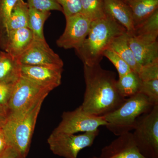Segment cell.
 <instances>
[{"label":"cell","instance_id":"cell-35","mask_svg":"<svg viewBox=\"0 0 158 158\" xmlns=\"http://www.w3.org/2000/svg\"><path fill=\"white\" fill-rule=\"evenodd\" d=\"M122 1H123V2H124L127 3V1H128V0H122Z\"/></svg>","mask_w":158,"mask_h":158},{"label":"cell","instance_id":"cell-1","mask_svg":"<svg viewBox=\"0 0 158 158\" xmlns=\"http://www.w3.org/2000/svg\"><path fill=\"white\" fill-rule=\"evenodd\" d=\"M86 88L81 105L83 110L91 115L104 116L117 109L126 98L116 88L115 73L105 70L100 64L84 65Z\"/></svg>","mask_w":158,"mask_h":158},{"label":"cell","instance_id":"cell-18","mask_svg":"<svg viewBox=\"0 0 158 158\" xmlns=\"http://www.w3.org/2000/svg\"><path fill=\"white\" fill-rule=\"evenodd\" d=\"M21 66L18 59L5 52L0 59V82L15 83L21 77Z\"/></svg>","mask_w":158,"mask_h":158},{"label":"cell","instance_id":"cell-33","mask_svg":"<svg viewBox=\"0 0 158 158\" xmlns=\"http://www.w3.org/2000/svg\"><path fill=\"white\" fill-rule=\"evenodd\" d=\"M2 158H23L18 152L13 149L12 148H10L8 151Z\"/></svg>","mask_w":158,"mask_h":158},{"label":"cell","instance_id":"cell-14","mask_svg":"<svg viewBox=\"0 0 158 158\" xmlns=\"http://www.w3.org/2000/svg\"><path fill=\"white\" fill-rule=\"evenodd\" d=\"M128 41L134 56L140 66L158 59L157 40L153 41L129 35Z\"/></svg>","mask_w":158,"mask_h":158},{"label":"cell","instance_id":"cell-13","mask_svg":"<svg viewBox=\"0 0 158 158\" xmlns=\"http://www.w3.org/2000/svg\"><path fill=\"white\" fill-rule=\"evenodd\" d=\"M6 36V53L17 59L29 48L34 40V34L28 27L9 31Z\"/></svg>","mask_w":158,"mask_h":158},{"label":"cell","instance_id":"cell-2","mask_svg":"<svg viewBox=\"0 0 158 158\" xmlns=\"http://www.w3.org/2000/svg\"><path fill=\"white\" fill-rule=\"evenodd\" d=\"M126 32L123 26L106 15L103 18L92 22L88 36L76 52L84 65H98L111 41Z\"/></svg>","mask_w":158,"mask_h":158},{"label":"cell","instance_id":"cell-11","mask_svg":"<svg viewBox=\"0 0 158 158\" xmlns=\"http://www.w3.org/2000/svg\"><path fill=\"white\" fill-rule=\"evenodd\" d=\"M62 68L21 65V76L52 91L61 85Z\"/></svg>","mask_w":158,"mask_h":158},{"label":"cell","instance_id":"cell-4","mask_svg":"<svg viewBox=\"0 0 158 158\" xmlns=\"http://www.w3.org/2000/svg\"><path fill=\"white\" fill-rule=\"evenodd\" d=\"M154 106L147 97L139 92L126 98L117 109L103 116L107 123L106 127L117 136L131 132L139 117Z\"/></svg>","mask_w":158,"mask_h":158},{"label":"cell","instance_id":"cell-21","mask_svg":"<svg viewBox=\"0 0 158 158\" xmlns=\"http://www.w3.org/2000/svg\"><path fill=\"white\" fill-rule=\"evenodd\" d=\"M132 36L157 40L158 36V10L135 28Z\"/></svg>","mask_w":158,"mask_h":158},{"label":"cell","instance_id":"cell-5","mask_svg":"<svg viewBox=\"0 0 158 158\" xmlns=\"http://www.w3.org/2000/svg\"><path fill=\"white\" fill-rule=\"evenodd\" d=\"M133 131L140 153L146 158H158V105L139 117Z\"/></svg>","mask_w":158,"mask_h":158},{"label":"cell","instance_id":"cell-6","mask_svg":"<svg viewBox=\"0 0 158 158\" xmlns=\"http://www.w3.org/2000/svg\"><path fill=\"white\" fill-rule=\"evenodd\" d=\"M99 133L98 129L78 135L52 132L48 143L54 154L65 158H77L81 151L93 145Z\"/></svg>","mask_w":158,"mask_h":158},{"label":"cell","instance_id":"cell-12","mask_svg":"<svg viewBox=\"0 0 158 158\" xmlns=\"http://www.w3.org/2000/svg\"><path fill=\"white\" fill-rule=\"evenodd\" d=\"M89 158H146L139 152L133 138L128 132L118 136L110 144L103 148L100 154Z\"/></svg>","mask_w":158,"mask_h":158},{"label":"cell","instance_id":"cell-3","mask_svg":"<svg viewBox=\"0 0 158 158\" xmlns=\"http://www.w3.org/2000/svg\"><path fill=\"white\" fill-rule=\"evenodd\" d=\"M46 97L39 98L23 113L9 117L2 128L10 147L23 158L28 153L37 118Z\"/></svg>","mask_w":158,"mask_h":158},{"label":"cell","instance_id":"cell-22","mask_svg":"<svg viewBox=\"0 0 158 158\" xmlns=\"http://www.w3.org/2000/svg\"><path fill=\"white\" fill-rule=\"evenodd\" d=\"M50 15V11H39L29 7L28 28L33 32L34 39H45L44 27Z\"/></svg>","mask_w":158,"mask_h":158},{"label":"cell","instance_id":"cell-25","mask_svg":"<svg viewBox=\"0 0 158 158\" xmlns=\"http://www.w3.org/2000/svg\"><path fill=\"white\" fill-rule=\"evenodd\" d=\"M139 92L147 97L153 106L158 105V79L142 81Z\"/></svg>","mask_w":158,"mask_h":158},{"label":"cell","instance_id":"cell-10","mask_svg":"<svg viewBox=\"0 0 158 158\" xmlns=\"http://www.w3.org/2000/svg\"><path fill=\"white\" fill-rule=\"evenodd\" d=\"M18 60L21 65L53 68H63L64 65L62 59L50 47L45 39H34Z\"/></svg>","mask_w":158,"mask_h":158},{"label":"cell","instance_id":"cell-7","mask_svg":"<svg viewBox=\"0 0 158 158\" xmlns=\"http://www.w3.org/2000/svg\"><path fill=\"white\" fill-rule=\"evenodd\" d=\"M50 91L37 83L21 76L15 83L7 105L9 117L23 113L39 98L47 96Z\"/></svg>","mask_w":158,"mask_h":158},{"label":"cell","instance_id":"cell-32","mask_svg":"<svg viewBox=\"0 0 158 158\" xmlns=\"http://www.w3.org/2000/svg\"><path fill=\"white\" fill-rule=\"evenodd\" d=\"M9 116V111L7 106L0 105V128L3 127L8 120Z\"/></svg>","mask_w":158,"mask_h":158},{"label":"cell","instance_id":"cell-9","mask_svg":"<svg viewBox=\"0 0 158 158\" xmlns=\"http://www.w3.org/2000/svg\"><path fill=\"white\" fill-rule=\"evenodd\" d=\"M65 19V30L57 40L56 44L65 49L76 50L81 46L88 36L92 21L81 12L66 17Z\"/></svg>","mask_w":158,"mask_h":158},{"label":"cell","instance_id":"cell-26","mask_svg":"<svg viewBox=\"0 0 158 158\" xmlns=\"http://www.w3.org/2000/svg\"><path fill=\"white\" fill-rule=\"evenodd\" d=\"M18 0H0V25L6 34L11 11Z\"/></svg>","mask_w":158,"mask_h":158},{"label":"cell","instance_id":"cell-27","mask_svg":"<svg viewBox=\"0 0 158 158\" xmlns=\"http://www.w3.org/2000/svg\"><path fill=\"white\" fill-rule=\"evenodd\" d=\"M29 8L44 11H58L63 12L62 7L55 0H27Z\"/></svg>","mask_w":158,"mask_h":158},{"label":"cell","instance_id":"cell-29","mask_svg":"<svg viewBox=\"0 0 158 158\" xmlns=\"http://www.w3.org/2000/svg\"><path fill=\"white\" fill-rule=\"evenodd\" d=\"M62 7L65 17L80 13L81 5L80 0H55Z\"/></svg>","mask_w":158,"mask_h":158},{"label":"cell","instance_id":"cell-23","mask_svg":"<svg viewBox=\"0 0 158 158\" xmlns=\"http://www.w3.org/2000/svg\"><path fill=\"white\" fill-rule=\"evenodd\" d=\"M81 13L91 21L100 19L106 15L103 0H80Z\"/></svg>","mask_w":158,"mask_h":158},{"label":"cell","instance_id":"cell-16","mask_svg":"<svg viewBox=\"0 0 158 158\" xmlns=\"http://www.w3.org/2000/svg\"><path fill=\"white\" fill-rule=\"evenodd\" d=\"M129 35L125 32L113 40L108 48L118 54L129 65L133 71L138 73L141 66L138 64L130 47L128 41Z\"/></svg>","mask_w":158,"mask_h":158},{"label":"cell","instance_id":"cell-15","mask_svg":"<svg viewBox=\"0 0 158 158\" xmlns=\"http://www.w3.org/2000/svg\"><path fill=\"white\" fill-rule=\"evenodd\" d=\"M103 2L106 14L123 26L129 36H132L135 26L129 6L122 0H103Z\"/></svg>","mask_w":158,"mask_h":158},{"label":"cell","instance_id":"cell-30","mask_svg":"<svg viewBox=\"0 0 158 158\" xmlns=\"http://www.w3.org/2000/svg\"><path fill=\"white\" fill-rule=\"evenodd\" d=\"M15 83L0 82V105L7 106Z\"/></svg>","mask_w":158,"mask_h":158},{"label":"cell","instance_id":"cell-20","mask_svg":"<svg viewBox=\"0 0 158 158\" xmlns=\"http://www.w3.org/2000/svg\"><path fill=\"white\" fill-rule=\"evenodd\" d=\"M29 7L24 0H18L11 11L6 33L9 31L28 27Z\"/></svg>","mask_w":158,"mask_h":158},{"label":"cell","instance_id":"cell-17","mask_svg":"<svg viewBox=\"0 0 158 158\" xmlns=\"http://www.w3.org/2000/svg\"><path fill=\"white\" fill-rule=\"evenodd\" d=\"M126 3L131 11L135 28L158 10V0H128Z\"/></svg>","mask_w":158,"mask_h":158},{"label":"cell","instance_id":"cell-24","mask_svg":"<svg viewBox=\"0 0 158 158\" xmlns=\"http://www.w3.org/2000/svg\"><path fill=\"white\" fill-rule=\"evenodd\" d=\"M103 56L108 58L116 67L118 72V77L123 76L130 72L131 69L126 62L121 57L110 48H107L104 52Z\"/></svg>","mask_w":158,"mask_h":158},{"label":"cell","instance_id":"cell-34","mask_svg":"<svg viewBox=\"0 0 158 158\" xmlns=\"http://www.w3.org/2000/svg\"><path fill=\"white\" fill-rule=\"evenodd\" d=\"M5 52H0V59L3 57V56L5 55Z\"/></svg>","mask_w":158,"mask_h":158},{"label":"cell","instance_id":"cell-28","mask_svg":"<svg viewBox=\"0 0 158 158\" xmlns=\"http://www.w3.org/2000/svg\"><path fill=\"white\" fill-rule=\"evenodd\" d=\"M142 81L158 79V59L147 65L141 66L138 72Z\"/></svg>","mask_w":158,"mask_h":158},{"label":"cell","instance_id":"cell-19","mask_svg":"<svg viewBox=\"0 0 158 158\" xmlns=\"http://www.w3.org/2000/svg\"><path fill=\"white\" fill-rule=\"evenodd\" d=\"M141 82L138 74L131 71L126 74L118 77L116 86L119 95L126 98L139 93Z\"/></svg>","mask_w":158,"mask_h":158},{"label":"cell","instance_id":"cell-8","mask_svg":"<svg viewBox=\"0 0 158 158\" xmlns=\"http://www.w3.org/2000/svg\"><path fill=\"white\" fill-rule=\"evenodd\" d=\"M62 121L53 132L75 134L93 131L102 126L107 125L103 116H97L85 112L81 106L72 111L65 112Z\"/></svg>","mask_w":158,"mask_h":158},{"label":"cell","instance_id":"cell-31","mask_svg":"<svg viewBox=\"0 0 158 158\" xmlns=\"http://www.w3.org/2000/svg\"><path fill=\"white\" fill-rule=\"evenodd\" d=\"M10 148L3 133L2 129L0 128V158H2L5 155Z\"/></svg>","mask_w":158,"mask_h":158}]
</instances>
